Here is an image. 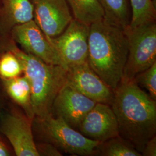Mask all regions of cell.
Here are the masks:
<instances>
[{
    "mask_svg": "<svg viewBox=\"0 0 156 156\" xmlns=\"http://www.w3.org/2000/svg\"><path fill=\"white\" fill-rule=\"evenodd\" d=\"M117 119L119 135L141 153L156 133V102L134 79H123L114 91L111 105Z\"/></svg>",
    "mask_w": 156,
    "mask_h": 156,
    "instance_id": "obj_1",
    "label": "cell"
},
{
    "mask_svg": "<svg viewBox=\"0 0 156 156\" xmlns=\"http://www.w3.org/2000/svg\"><path fill=\"white\" fill-rule=\"evenodd\" d=\"M128 53V38L124 30L104 19L90 26L88 64L114 91L123 79Z\"/></svg>",
    "mask_w": 156,
    "mask_h": 156,
    "instance_id": "obj_2",
    "label": "cell"
},
{
    "mask_svg": "<svg viewBox=\"0 0 156 156\" xmlns=\"http://www.w3.org/2000/svg\"><path fill=\"white\" fill-rule=\"evenodd\" d=\"M2 50H10L22 64L31 90V104L35 116L44 119L51 114L56 96L67 84V71L59 65L48 64L20 49L10 34L0 36Z\"/></svg>",
    "mask_w": 156,
    "mask_h": 156,
    "instance_id": "obj_3",
    "label": "cell"
},
{
    "mask_svg": "<svg viewBox=\"0 0 156 156\" xmlns=\"http://www.w3.org/2000/svg\"><path fill=\"white\" fill-rule=\"evenodd\" d=\"M128 41L123 79H134L156 62V21L124 30Z\"/></svg>",
    "mask_w": 156,
    "mask_h": 156,
    "instance_id": "obj_4",
    "label": "cell"
},
{
    "mask_svg": "<svg viewBox=\"0 0 156 156\" xmlns=\"http://www.w3.org/2000/svg\"><path fill=\"white\" fill-rule=\"evenodd\" d=\"M37 122L50 143L65 153L79 156L98 154V147L101 142L85 137L62 117H54L51 114L42 119L37 118Z\"/></svg>",
    "mask_w": 156,
    "mask_h": 156,
    "instance_id": "obj_5",
    "label": "cell"
},
{
    "mask_svg": "<svg viewBox=\"0 0 156 156\" xmlns=\"http://www.w3.org/2000/svg\"><path fill=\"white\" fill-rule=\"evenodd\" d=\"M90 26L73 19L58 36H47L64 68L87 62Z\"/></svg>",
    "mask_w": 156,
    "mask_h": 156,
    "instance_id": "obj_6",
    "label": "cell"
},
{
    "mask_svg": "<svg viewBox=\"0 0 156 156\" xmlns=\"http://www.w3.org/2000/svg\"><path fill=\"white\" fill-rule=\"evenodd\" d=\"M10 35L26 53L48 64L59 65L64 68L47 36L34 20L15 26L12 29Z\"/></svg>",
    "mask_w": 156,
    "mask_h": 156,
    "instance_id": "obj_7",
    "label": "cell"
},
{
    "mask_svg": "<svg viewBox=\"0 0 156 156\" xmlns=\"http://www.w3.org/2000/svg\"><path fill=\"white\" fill-rule=\"evenodd\" d=\"M34 20L45 35L55 38L73 19L67 0H31Z\"/></svg>",
    "mask_w": 156,
    "mask_h": 156,
    "instance_id": "obj_8",
    "label": "cell"
},
{
    "mask_svg": "<svg viewBox=\"0 0 156 156\" xmlns=\"http://www.w3.org/2000/svg\"><path fill=\"white\" fill-rule=\"evenodd\" d=\"M67 84L96 102L111 105L114 90L90 67L88 62L68 67Z\"/></svg>",
    "mask_w": 156,
    "mask_h": 156,
    "instance_id": "obj_9",
    "label": "cell"
},
{
    "mask_svg": "<svg viewBox=\"0 0 156 156\" xmlns=\"http://www.w3.org/2000/svg\"><path fill=\"white\" fill-rule=\"evenodd\" d=\"M78 131L90 140L100 142L119 135L117 119L111 106L100 102L84 117Z\"/></svg>",
    "mask_w": 156,
    "mask_h": 156,
    "instance_id": "obj_10",
    "label": "cell"
},
{
    "mask_svg": "<svg viewBox=\"0 0 156 156\" xmlns=\"http://www.w3.org/2000/svg\"><path fill=\"white\" fill-rule=\"evenodd\" d=\"M96 103L67 84L56 96L52 110L57 117H62L69 126L78 130L84 117Z\"/></svg>",
    "mask_w": 156,
    "mask_h": 156,
    "instance_id": "obj_11",
    "label": "cell"
},
{
    "mask_svg": "<svg viewBox=\"0 0 156 156\" xmlns=\"http://www.w3.org/2000/svg\"><path fill=\"white\" fill-rule=\"evenodd\" d=\"M33 120L26 115L11 114L3 119L1 131L11 144L17 156H39L34 140Z\"/></svg>",
    "mask_w": 156,
    "mask_h": 156,
    "instance_id": "obj_12",
    "label": "cell"
},
{
    "mask_svg": "<svg viewBox=\"0 0 156 156\" xmlns=\"http://www.w3.org/2000/svg\"><path fill=\"white\" fill-rule=\"evenodd\" d=\"M34 20V7L31 0H1L0 36L11 33L17 25Z\"/></svg>",
    "mask_w": 156,
    "mask_h": 156,
    "instance_id": "obj_13",
    "label": "cell"
},
{
    "mask_svg": "<svg viewBox=\"0 0 156 156\" xmlns=\"http://www.w3.org/2000/svg\"><path fill=\"white\" fill-rule=\"evenodd\" d=\"M3 84L8 94L22 108L25 115L33 120L35 116L31 104V85L27 76L5 79Z\"/></svg>",
    "mask_w": 156,
    "mask_h": 156,
    "instance_id": "obj_14",
    "label": "cell"
},
{
    "mask_svg": "<svg viewBox=\"0 0 156 156\" xmlns=\"http://www.w3.org/2000/svg\"><path fill=\"white\" fill-rule=\"evenodd\" d=\"M104 12L106 22L125 30L131 21V8L129 0H98Z\"/></svg>",
    "mask_w": 156,
    "mask_h": 156,
    "instance_id": "obj_15",
    "label": "cell"
},
{
    "mask_svg": "<svg viewBox=\"0 0 156 156\" xmlns=\"http://www.w3.org/2000/svg\"><path fill=\"white\" fill-rule=\"evenodd\" d=\"M74 19L90 26L104 19V12L98 0H67Z\"/></svg>",
    "mask_w": 156,
    "mask_h": 156,
    "instance_id": "obj_16",
    "label": "cell"
},
{
    "mask_svg": "<svg viewBox=\"0 0 156 156\" xmlns=\"http://www.w3.org/2000/svg\"><path fill=\"white\" fill-rule=\"evenodd\" d=\"M98 154L104 156H141L129 141L120 135L101 142L98 147Z\"/></svg>",
    "mask_w": 156,
    "mask_h": 156,
    "instance_id": "obj_17",
    "label": "cell"
},
{
    "mask_svg": "<svg viewBox=\"0 0 156 156\" xmlns=\"http://www.w3.org/2000/svg\"><path fill=\"white\" fill-rule=\"evenodd\" d=\"M131 8L130 27L156 21L155 5L152 0H129Z\"/></svg>",
    "mask_w": 156,
    "mask_h": 156,
    "instance_id": "obj_18",
    "label": "cell"
},
{
    "mask_svg": "<svg viewBox=\"0 0 156 156\" xmlns=\"http://www.w3.org/2000/svg\"><path fill=\"white\" fill-rule=\"evenodd\" d=\"M0 55V77L4 80L20 76L23 73L22 64L10 50H4Z\"/></svg>",
    "mask_w": 156,
    "mask_h": 156,
    "instance_id": "obj_19",
    "label": "cell"
},
{
    "mask_svg": "<svg viewBox=\"0 0 156 156\" xmlns=\"http://www.w3.org/2000/svg\"><path fill=\"white\" fill-rule=\"evenodd\" d=\"M134 80L149 92L152 99L156 100V62L144 71L138 73Z\"/></svg>",
    "mask_w": 156,
    "mask_h": 156,
    "instance_id": "obj_20",
    "label": "cell"
},
{
    "mask_svg": "<svg viewBox=\"0 0 156 156\" xmlns=\"http://www.w3.org/2000/svg\"><path fill=\"white\" fill-rule=\"evenodd\" d=\"M39 156H62V153L55 146L50 144L36 145Z\"/></svg>",
    "mask_w": 156,
    "mask_h": 156,
    "instance_id": "obj_21",
    "label": "cell"
},
{
    "mask_svg": "<svg viewBox=\"0 0 156 156\" xmlns=\"http://www.w3.org/2000/svg\"><path fill=\"white\" fill-rule=\"evenodd\" d=\"M142 156H156V136L151 138L145 145L141 152Z\"/></svg>",
    "mask_w": 156,
    "mask_h": 156,
    "instance_id": "obj_22",
    "label": "cell"
},
{
    "mask_svg": "<svg viewBox=\"0 0 156 156\" xmlns=\"http://www.w3.org/2000/svg\"><path fill=\"white\" fill-rule=\"evenodd\" d=\"M10 154L5 146L0 141V156H9Z\"/></svg>",
    "mask_w": 156,
    "mask_h": 156,
    "instance_id": "obj_23",
    "label": "cell"
},
{
    "mask_svg": "<svg viewBox=\"0 0 156 156\" xmlns=\"http://www.w3.org/2000/svg\"><path fill=\"white\" fill-rule=\"evenodd\" d=\"M1 0H0V8H1Z\"/></svg>",
    "mask_w": 156,
    "mask_h": 156,
    "instance_id": "obj_24",
    "label": "cell"
}]
</instances>
